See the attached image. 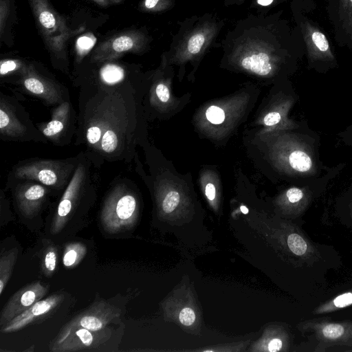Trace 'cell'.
Returning a JSON list of instances; mask_svg holds the SVG:
<instances>
[{
	"mask_svg": "<svg viewBox=\"0 0 352 352\" xmlns=\"http://www.w3.org/2000/svg\"><path fill=\"white\" fill-rule=\"evenodd\" d=\"M120 314V310L109 303L105 301L95 302L88 309L66 323L53 342L61 340L69 331L76 328H85L92 331L105 329Z\"/></svg>",
	"mask_w": 352,
	"mask_h": 352,
	"instance_id": "cell-8",
	"label": "cell"
},
{
	"mask_svg": "<svg viewBox=\"0 0 352 352\" xmlns=\"http://www.w3.org/2000/svg\"><path fill=\"white\" fill-rule=\"evenodd\" d=\"M274 0H257V3L263 6H267L272 3Z\"/></svg>",
	"mask_w": 352,
	"mask_h": 352,
	"instance_id": "cell-36",
	"label": "cell"
},
{
	"mask_svg": "<svg viewBox=\"0 0 352 352\" xmlns=\"http://www.w3.org/2000/svg\"><path fill=\"white\" fill-rule=\"evenodd\" d=\"M241 211L243 213V214H247L248 212V209L244 206H241Z\"/></svg>",
	"mask_w": 352,
	"mask_h": 352,
	"instance_id": "cell-37",
	"label": "cell"
},
{
	"mask_svg": "<svg viewBox=\"0 0 352 352\" xmlns=\"http://www.w3.org/2000/svg\"><path fill=\"white\" fill-rule=\"evenodd\" d=\"M206 41L205 36L201 33L194 34L188 42L187 50L191 54H198Z\"/></svg>",
	"mask_w": 352,
	"mask_h": 352,
	"instance_id": "cell-26",
	"label": "cell"
},
{
	"mask_svg": "<svg viewBox=\"0 0 352 352\" xmlns=\"http://www.w3.org/2000/svg\"><path fill=\"white\" fill-rule=\"evenodd\" d=\"M126 179L114 184L103 202L100 221L103 228L115 234L129 230L135 221L138 202L136 194Z\"/></svg>",
	"mask_w": 352,
	"mask_h": 352,
	"instance_id": "cell-3",
	"label": "cell"
},
{
	"mask_svg": "<svg viewBox=\"0 0 352 352\" xmlns=\"http://www.w3.org/2000/svg\"><path fill=\"white\" fill-rule=\"evenodd\" d=\"M207 120L212 124H221L224 120V111L217 106L210 107L206 111Z\"/></svg>",
	"mask_w": 352,
	"mask_h": 352,
	"instance_id": "cell-27",
	"label": "cell"
},
{
	"mask_svg": "<svg viewBox=\"0 0 352 352\" xmlns=\"http://www.w3.org/2000/svg\"><path fill=\"white\" fill-rule=\"evenodd\" d=\"M57 252L56 248L50 246L45 251L43 257L42 267L44 274L50 276L54 273L56 267Z\"/></svg>",
	"mask_w": 352,
	"mask_h": 352,
	"instance_id": "cell-22",
	"label": "cell"
},
{
	"mask_svg": "<svg viewBox=\"0 0 352 352\" xmlns=\"http://www.w3.org/2000/svg\"><path fill=\"white\" fill-rule=\"evenodd\" d=\"M151 102H166L170 98V91L166 84L162 82H157L151 89Z\"/></svg>",
	"mask_w": 352,
	"mask_h": 352,
	"instance_id": "cell-24",
	"label": "cell"
},
{
	"mask_svg": "<svg viewBox=\"0 0 352 352\" xmlns=\"http://www.w3.org/2000/svg\"><path fill=\"white\" fill-rule=\"evenodd\" d=\"M300 331L316 343V352L342 347L352 351V320L332 321L327 318L306 320L299 324Z\"/></svg>",
	"mask_w": 352,
	"mask_h": 352,
	"instance_id": "cell-6",
	"label": "cell"
},
{
	"mask_svg": "<svg viewBox=\"0 0 352 352\" xmlns=\"http://www.w3.org/2000/svg\"><path fill=\"white\" fill-rule=\"evenodd\" d=\"M351 305H352V290L338 295L316 307L313 311V314H330Z\"/></svg>",
	"mask_w": 352,
	"mask_h": 352,
	"instance_id": "cell-19",
	"label": "cell"
},
{
	"mask_svg": "<svg viewBox=\"0 0 352 352\" xmlns=\"http://www.w3.org/2000/svg\"><path fill=\"white\" fill-rule=\"evenodd\" d=\"M285 206L296 214H300L308 208L311 194L307 188L292 187L285 193Z\"/></svg>",
	"mask_w": 352,
	"mask_h": 352,
	"instance_id": "cell-17",
	"label": "cell"
},
{
	"mask_svg": "<svg viewBox=\"0 0 352 352\" xmlns=\"http://www.w3.org/2000/svg\"><path fill=\"white\" fill-rule=\"evenodd\" d=\"M267 347L269 351H279L283 347V341L280 338H274L269 342Z\"/></svg>",
	"mask_w": 352,
	"mask_h": 352,
	"instance_id": "cell-33",
	"label": "cell"
},
{
	"mask_svg": "<svg viewBox=\"0 0 352 352\" xmlns=\"http://www.w3.org/2000/svg\"><path fill=\"white\" fill-rule=\"evenodd\" d=\"M205 192L210 201H213L216 196V188L212 183H208L205 187Z\"/></svg>",
	"mask_w": 352,
	"mask_h": 352,
	"instance_id": "cell-34",
	"label": "cell"
},
{
	"mask_svg": "<svg viewBox=\"0 0 352 352\" xmlns=\"http://www.w3.org/2000/svg\"><path fill=\"white\" fill-rule=\"evenodd\" d=\"M19 67L17 62L13 60H7L2 61L0 65V74L1 76H5L10 73L17 70Z\"/></svg>",
	"mask_w": 352,
	"mask_h": 352,
	"instance_id": "cell-31",
	"label": "cell"
},
{
	"mask_svg": "<svg viewBox=\"0 0 352 352\" xmlns=\"http://www.w3.org/2000/svg\"><path fill=\"white\" fill-rule=\"evenodd\" d=\"M81 153L66 159L32 158L19 162L12 168L8 179H30L39 182L51 190H65L71 181Z\"/></svg>",
	"mask_w": 352,
	"mask_h": 352,
	"instance_id": "cell-2",
	"label": "cell"
},
{
	"mask_svg": "<svg viewBox=\"0 0 352 352\" xmlns=\"http://www.w3.org/2000/svg\"><path fill=\"white\" fill-rule=\"evenodd\" d=\"M87 252L86 247L81 243H68L64 250L63 263L66 267H75L84 257Z\"/></svg>",
	"mask_w": 352,
	"mask_h": 352,
	"instance_id": "cell-21",
	"label": "cell"
},
{
	"mask_svg": "<svg viewBox=\"0 0 352 352\" xmlns=\"http://www.w3.org/2000/svg\"><path fill=\"white\" fill-rule=\"evenodd\" d=\"M47 292V287L41 281L31 283L15 292L1 312L0 326L2 327L20 315Z\"/></svg>",
	"mask_w": 352,
	"mask_h": 352,
	"instance_id": "cell-12",
	"label": "cell"
},
{
	"mask_svg": "<svg viewBox=\"0 0 352 352\" xmlns=\"http://www.w3.org/2000/svg\"><path fill=\"white\" fill-rule=\"evenodd\" d=\"M93 166L85 153H81L73 177L63 191L55 210L51 226L52 233L57 234L63 228L82 200L95 196L96 188L91 171Z\"/></svg>",
	"mask_w": 352,
	"mask_h": 352,
	"instance_id": "cell-4",
	"label": "cell"
},
{
	"mask_svg": "<svg viewBox=\"0 0 352 352\" xmlns=\"http://www.w3.org/2000/svg\"><path fill=\"white\" fill-rule=\"evenodd\" d=\"M133 45V40L126 36H122L117 38L113 42L112 46L114 51L122 52L129 50Z\"/></svg>",
	"mask_w": 352,
	"mask_h": 352,
	"instance_id": "cell-28",
	"label": "cell"
},
{
	"mask_svg": "<svg viewBox=\"0 0 352 352\" xmlns=\"http://www.w3.org/2000/svg\"><path fill=\"white\" fill-rule=\"evenodd\" d=\"M350 212H351V219H352V201L350 204Z\"/></svg>",
	"mask_w": 352,
	"mask_h": 352,
	"instance_id": "cell-38",
	"label": "cell"
},
{
	"mask_svg": "<svg viewBox=\"0 0 352 352\" xmlns=\"http://www.w3.org/2000/svg\"><path fill=\"white\" fill-rule=\"evenodd\" d=\"M278 157L283 165L292 173L307 176L316 172L307 146L298 141H287L280 150Z\"/></svg>",
	"mask_w": 352,
	"mask_h": 352,
	"instance_id": "cell-13",
	"label": "cell"
},
{
	"mask_svg": "<svg viewBox=\"0 0 352 352\" xmlns=\"http://www.w3.org/2000/svg\"><path fill=\"white\" fill-rule=\"evenodd\" d=\"M78 114L69 99L54 107L48 122L36 124V127L54 145L70 144L75 136Z\"/></svg>",
	"mask_w": 352,
	"mask_h": 352,
	"instance_id": "cell-7",
	"label": "cell"
},
{
	"mask_svg": "<svg viewBox=\"0 0 352 352\" xmlns=\"http://www.w3.org/2000/svg\"><path fill=\"white\" fill-rule=\"evenodd\" d=\"M39 21L43 27L47 29L53 28L56 24V19L52 12L44 10L39 14Z\"/></svg>",
	"mask_w": 352,
	"mask_h": 352,
	"instance_id": "cell-30",
	"label": "cell"
},
{
	"mask_svg": "<svg viewBox=\"0 0 352 352\" xmlns=\"http://www.w3.org/2000/svg\"><path fill=\"white\" fill-rule=\"evenodd\" d=\"M304 45L309 58L311 61H333L335 56L332 53L325 34L309 19L300 22Z\"/></svg>",
	"mask_w": 352,
	"mask_h": 352,
	"instance_id": "cell-16",
	"label": "cell"
},
{
	"mask_svg": "<svg viewBox=\"0 0 352 352\" xmlns=\"http://www.w3.org/2000/svg\"><path fill=\"white\" fill-rule=\"evenodd\" d=\"M179 319L182 324L190 326L195 320V314L191 308L185 307L180 311Z\"/></svg>",
	"mask_w": 352,
	"mask_h": 352,
	"instance_id": "cell-29",
	"label": "cell"
},
{
	"mask_svg": "<svg viewBox=\"0 0 352 352\" xmlns=\"http://www.w3.org/2000/svg\"><path fill=\"white\" fill-rule=\"evenodd\" d=\"M328 12L337 41L352 50V0H328Z\"/></svg>",
	"mask_w": 352,
	"mask_h": 352,
	"instance_id": "cell-14",
	"label": "cell"
},
{
	"mask_svg": "<svg viewBox=\"0 0 352 352\" xmlns=\"http://www.w3.org/2000/svg\"><path fill=\"white\" fill-rule=\"evenodd\" d=\"M95 81L108 86L133 84L127 77L124 69L116 64L104 65L100 69L97 80Z\"/></svg>",
	"mask_w": 352,
	"mask_h": 352,
	"instance_id": "cell-18",
	"label": "cell"
},
{
	"mask_svg": "<svg viewBox=\"0 0 352 352\" xmlns=\"http://www.w3.org/2000/svg\"><path fill=\"white\" fill-rule=\"evenodd\" d=\"M8 182H14L13 195L20 212L26 217L36 215L45 202L51 189L30 179H8Z\"/></svg>",
	"mask_w": 352,
	"mask_h": 352,
	"instance_id": "cell-10",
	"label": "cell"
},
{
	"mask_svg": "<svg viewBox=\"0 0 352 352\" xmlns=\"http://www.w3.org/2000/svg\"><path fill=\"white\" fill-rule=\"evenodd\" d=\"M18 255V249L13 248L2 254L0 258V294L1 295L12 275Z\"/></svg>",
	"mask_w": 352,
	"mask_h": 352,
	"instance_id": "cell-20",
	"label": "cell"
},
{
	"mask_svg": "<svg viewBox=\"0 0 352 352\" xmlns=\"http://www.w3.org/2000/svg\"><path fill=\"white\" fill-rule=\"evenodd\" d=\"M291 102H287L281 109L267 113L263 119L264 124L267 126H274L279 124L283 120L288 121L285 118V115L291 106Z\"/></svg>",
	"mask_w": 352,
	"mask_h": 352,
	"instance_id": "cell-23",
	"label": "cell"
},
{
	"mask_svg": "<svg viewBox=\"0 0 352 352\" xmlns=\"http://www.w3.org/2000/svg\"><path fill=\"white\" fill-rule=\"evenodd\" d=\"M140 88L131 83L108 86L96 81L82 84L78 96L76 146L95 168L104 162L130 163L143 142Z\"/></svg>",
	"mask_w": 352,
	"mask_h": 352,
	"instance_id": "cell-1",
	"label": "cell"
},
{
	"mask_svg": "<svg viewBox=\"0 0 352 352\" xmlns=\"http://www.w3.org/2000/svg\"><path fill=\"white\" fill-rule=\"evenodd\" d=\"M111 331L105 328L92 331L76 328L69 331L61 340L52 342L50 351L54 352H75L94 349L110 338Z\"/></svg>",
	"mask_w": 352,
	"mask_h": 352,
	"instance_id": "cell-11",
	"label": "cell"
},
{
	"mask_svg": "<svg viewBox=\"0 0 352 352\" xmlns=\"http://www.w3.org/2000/svg\"><path fill=\"white\" fill-rule=\"evenodd\" d=\"M19 84L27 94L39 98L48 106H56L69 99L67 88L58 82L41 76L32 70H25Z\"/></svg>",
	"mask_w": 352,
	"mask_h": 352,
	"instance_id": "cell-9",
	"label": "cell"
},
{
	"mask_svg": "<svg viewBox=\"0 0 352 352\" xmlns=\"http://www.w3.org/2000/svg\"><path fill=\"white\" fill-rule=\"evenodd\" d=\"M63 294H53L41 299L9 322L1 327V332L17 331L52 312L63 301Z\"/></svg>",
	"mask_w": 352,
	"mask_h": 352,
	"instance_id": "cell-15",
	"label": "cell"
},
{
	"mask_svg": "<svg viewBox=\"0 0 352 352\" xmlns=\"http://www.w3.org/2000/svg\"><path fill=\"white\" fill-rule=\"evenodd\" d=\"M0 138L14 142L47 143V140L14 98L0 94Z\"/></svg>",
	"mask_w": 352,
	"mask_h": 352,
	"instance_id": "cell-5",
	"label": "cell"
},
{
	"mask_svg": "<svg viewBox=\"0 0 352 352\" xmlns=\"http://www.w3.org/2000/svg\"><path fill=\"white\" fill-rule=\"evenodd\" d=\"M158 1L159 0H145L144 4L147 8L151 9L154 8Z\"/></svg>",
	"mask_w": 352,
	"mask_h": 352,
	"instance_id": "cell-35",
	"label": "cell"
},
{
	"mask_svg": "<svg viewBox=\"0 0 352 352\" xmlns=\"http://www.w3.org/2000/svg\"><path fill=\"white\" fill-rule=\"evenodd\" d=\"M94 43L95 41L93 38L88 36H82L77 41V45L80 50L87 51L94 46Z\"/></svg>",
	"mask_w": 352,
	"mask_h": 352,
	"instance_id": "cell-32",
	"label": "cell"
},
{
	"mask_svg": "<svg viewBox=\"0 0 352 352\" xmlns=\"http://www.w3.org/2000/svg\"><path fill=\"white\" fill-rule=\"evenodd\" d=\"M179 203V194L176 191H169L164 197L162 208L166 213L173 212Z\"/></svg>",
	"mask_w": 352,
	"mask_h": 352,
	"instance_id": "cell-25",
	"label": "cell"
}]
</instances>
